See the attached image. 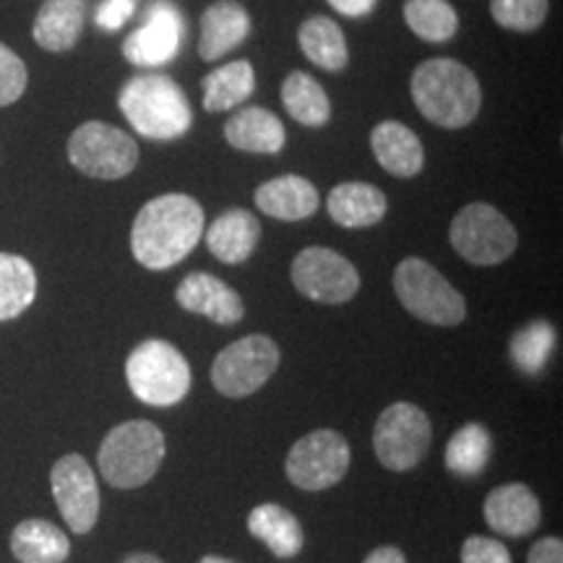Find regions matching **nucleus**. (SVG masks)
Wrapping results in <instances>:
<instances>
[{
    "instance_id": "obj_15",
    "label": "nucleus",
    "mask_w": 563,
    "mask_h": 563,
    "mask_svg": "<svg viewBox=\"0 0 563 563\" xmlns=\"http://www.w3.org/2000/svg\"><path fill=\"white\" fill-rule=\"evenodd\" d=\"M175 300L183 311L207 316L209 321L220 323V327H232V323L243 321L245 306L228 282L207 272H194L180 282L175 290Z\"/></svg>"
},
{
    "instance_id": "obj_35",
    "label": "nucleus",
    "mask_w": 563,
    "mask_h": 563,
    "mask_svg": "<svg viewBox=\"0 0 563 563\" xmlns=\"http://www.w3.org/2000/svg\"><path fill=\"white\" fill-rule=\"evenodd\" d=\"M462 563H511V553L498 540L473 534L462 545Z\"/></svg>"
},
{
    "instance_id": "obj_12",
    "label": "nucleus",
    "mask_w": 563,
    "mask_h": 563,
    "mask_svg": "<svg viewBox=\"0 0 563 563\" xmlns=\"http://www.w3.org/2000/svg\"><path fill=\"white\" fill-rule=\"evenodd\" d=\"M287 477L302 490H327L347 475L350 443L336 431H313L292 443L285 462Z\"/></svg>"
},
{
    "instance_id": "obj_27",
    "label": "nucleus",
    "mask_w": 563,
    "mask_h": 563,
    "mask_svg": "<svg viewBox=\"0 0 563 563\" xmlns=\"http://www.w3.org/2000/svg\"><path fill=\"white\" fill-rule=\"evenodd\" d=\"M298 45L302 55L323 70H342L350 60L347 40H344L342 26L334 19L311 16L300 24Z\"/></svg>"
},
{
    "instance_id": "obj_9",
    "label": "nucleus",
    "mask_w": 563,
    "mask_h": 563,
    "mask_svg": "<svg viewBox=\"0 0 563 563\" xmlns=\"http://www.w3.org/2000/svg\"><path fill=\"white\" fill-rule=\"evenodd\" d=\"M279 347L272 336L249 334L224 347L211 363V384L230 399L256 394L279 368Z\"/></svg>"
},
{
    "instance_id": "obj_6",
    "label": "nucleus",
    "mask_w": 563,
    "mask_h": 563,
    "mask_svg": "<svg viewBox=\"0 0 563 563\" xmlns=\"http://www.w3.org/2000/svg\"><path fill=\"white\" fill-rule=\"evenodd\" d=\"M131 391L144 405L173 407L191 391V365L165 340H146L125 361Z\"/></svg>"
},
{
    "instance_id": "obj_11",
    "label": "nucleus",
    "mask_w": 563,
    "mask_h": 563,
    "mask_svg": "<svg viewBox=\"0 0 563 563\" xmlns=\"http://www.w3.org/2000/svg\"><path fill=\"white\" fill-rule=\"evenodd\" d=\"M290 277L295 290L323 306H342L361 290V274L355 264L323 245L302 249L295 256Z\"/></svg>"
},
{
    "instance_id": "obj_26",
    "label": "nucleus",
    "mask_w": 563,
    "mask_h": 563,
    "mask_svg": "<svg viewBox=\"0 0 563 563\" xmlns=\"http://www.w3.org/2000/svg\"><path fill=\"white\" fill-rule=\"evenodd\" d=\"M11 553L19 563H63L70 555L68 534L45 519H24L11 532Z\"/></svg>"
},
{
    "instance_id": "obj_40",
    "label": "nucleus",
    "mask_w": 563,
    "mask_h": 563,
    "mask_svg": "<svg viewBox=\"0 0 563 563\" xmlns=\"http://www.w3.org/2000/svg\"><path fill=\"white\" fill-rule=\"evenodd\" d=\"M123 563H165V561L157 559V555H152V553H131Z\"/></svg>"
},
{
    "instance_id": "obj_25",
    "label": "nucleus",
    "mask_w": 563,
    "mask_h": 563,
    "mask_svg": "<svg viewBox=\"0 0 563 563\" xmlns=\"http://www.w3.org/2000/svg\"><path fill=\"white\" fill-rule=\"evenodd\" d=\"M256 89V70L251 60H230L203 76V110L228 112L251 100Z\"/></svg>"
},
{
    "instance_id": "obj_38",
    "label": "nucleus",
    "mask_w": 563,
    "mask_h": 563,
    "mask_svg": "<svg viewBox=\"0 0 563 563\" xmlns=\"http://www.w3.org/2000/svg\"><path fill=\"white\" fill-rule=\"evenodd\" d=\"M376 3L378 0H329V5L347 19L368 16V13L376 9Z\"/></svg>"
},
{
    "instance_id": "obj_37",
    "label": "nucleus",
    "mask_w": 563,
    "mask_h": 563,
    "mask_svg": "<svg viewBox=\"0 0 563 563\" xmlns=\"http://www.w3.org/2000/svg\"><path fill=\"white\" fill-rule=\"evenodd\" d=\"M527 563H563L561 538H543L532 545Z\"/></svg>"
},
{
    "instance_id": "obj_1",
    "label": "nucleus",
    "mask_w": 563,
    "mask_h": 563,
    "mask_svg": "<svg viewBox=\"0 0 563 563\" xmlns=\"http://www.w3.org/2000/svg\"><path fill=\"white\" fill-rule=\"evenodd\" d=\"M203 235L201 203L186 194H162L146 201L133 220L131 253L150 272L178 266Z\"/></svg>"
},
{
    "instance_id": "obj_18",
    "label": "nucleus",
    "mask_w": 563,
    "mask_h": 563,
    "mask_svg": "<svg viewBox=\"0 0 563 563\" xmlns=\"http://www.w3.org/2000/svg\"><path fill=\"white\" fill-rule=\"evenodd\" d=\"M87 11L89 0H45L32 26L34 42L47 53L74 51L87 26Z\"/></svg>"
},
{
    "instance_id": "obj_34",
    "label": "nucleus",
    "mask_w": 563,
    "mask_h": 563,
    "mask_svg": "<svg viewBox=\"0 0 563 563\" xmlns=\"http://www.w3.org/2000/svg\"><path fill=\"white\" fill-rule=\"evenodd\" d=\"M26 84H30L26 63L9 45L0 42V108L19 102L21 95L26 91Z\"/></svg>"
},
{
    "instance_id": "obj_14",
    "label": "nucleus",
    "mask_w": 563,
    "mask_h": 563,
    "mask_svg": "<svg viewBox=\"0 0 563 563\" xmlns=\"http://www.w3.org/2000/svg\"><path fill=\"white\" fill-rule=\"evenodd\" d=\"M183 34H186V21H183L178 5L170 0H157L150 5L141 26L125 37V60L139 68L165 66L180 53Z\"/></svg>"
},
{
    "instance_id": "obj_24",
    "label": "nucleus",
    "mask_w": 563,
    "mask_h": 563,
    "mask_svg": "<svg viewBox=\"0 0 563 563\" xmlns=\"http://www.w3.org/2000/svg\"><path fill=\"white\" fill-rule=\"evenodd\" d=\"M249 530L277 559H295L302 551V527L290 509L279 504H262L251 511Z\"/></svg>"
},
{
    "instance_id": "obj_7",
    "label": "nucleus",
    "mask_w": 563,
    "mask_h": 563,
    "mask_svg": "<svg viewBox=\"0 0 563 563\" xmlns=\"http://www.w3.org/2000/svg\"><path fill=\"white\" fill-rule=\"evenodd\" d=\"M449 241L467 264L496 266L517 251V230L490 203L475 201L456 211Z\"/></svg>"
},
{
    "instance_id": "obj_19",
    "label": "nucleus",
    "mask_w": 563,
    "mask_h": 563,
    "mask_svg": "<svg viewBox=\"0 0 563 563\" xmlns=\"http://www.w3.org/2000/svg\"><path fill=\"white\" fill-rule=\"evenodd\" d=\"M251 34V16L235 0L211 3L201 16L199 55L201 60H220L224 55L241 47Z\"/></svg>"
},
{
    "instance_id": "obj_30",
    "label": "nucleus",
    "mask_w": 563,
    "mask_h": 563,
    "mask_svg": "<svg viewBox=\"0 0 563 563\" xmlns=\"http://www.w3.org/2000/svg\"><path fill=\"white\" fill-rule=\"evenodd\" d=\"M493 452L490 433L481 422H470L452 435L446 446V467L449 473L460 477H477L488 467Z\"/></svg>"
},
{
    "instance_id": "obj_23",
    "label": "nucleus",
    "mask_w": 563,
    "mask_h": 563,
    "mask_svg": "<svg viewBox=\"0 0 563 563\" xmlns=\"http://www.w3.org/2000/svg\"><path fill=\"white\" fill-rule=\"evenodd\" d=\"M327 209L329 217L340 228L363 230L384 220L389 201H386V194L382 188L371 186V183L350 180L332 188V194L327 199Z\"/></svg>"
},
{
    "instance_id": "obj_20",
    "label": "nucleus",
    "mask_w": 563,
    "mask_h": 563,
    "mask_svg": "<svg viewBox=\"0 0 563 563\" xmlns=\"http://www.w3.org/2000/svg\"><path fill=\"white\" fill-rule=\"evenodd\" d=\"M371 150L378 165L394 178H415L426 167L420 136L399 121L378 123L371 131Z\"/></svg>"
},
{
    "instance_id": "obj_8",
    "label": "nucleus",
    "mask_w": 563,
    "mask_h": 563,
    "mask_svg": "<svg viewBox=\"0 0 563 563\" xmlns=\"http://www.w3.org/2000/svg\"><path fill=\"white\" fill-rule=\"evenodd\" d=\"M68 159L97 180H121L139 165V144L129 133L102 121H87L70 133Z\"/></svg>"
},
{
    "instance_id": "obj_31",
    "label": "nucleus",
    "mask_w": 563,
    "mask_h": 563,
    "mask_svg": "<svg viewBox=\"0 0 563 563\" xmlns=\"http://www.w3.org/2000/svg\"><path fill=\"white\" fill-rule=\"evenodd\" d=\"M402 13L415 37L426 42H449L460 32V16L449 0H407Z\"/></svg>"
},
{
    "instance_id": "obj_39",
    "label": "nucleus",
    "mask_w": 563,
    "mask_h": 563,
    "mask_svg": "<svg viewBox=\"0 0 563 563\" xmlns=\"http://www.w3.org/2000/svg\"><path fill=\"white\" fill-rule=\"evenodd\" d=\"M363 563H407V559L397 545H382L376 548V551H373Z\"/></svg>"
},
{
    "instance_id": "obj_16",
    "label": "nucleus",
    "mask_w": 563,
    "mask_h": 563,
    "mask_svg": "<svg viewBox=\"0 0 563 563\" xmlns=\"http://www.w3.org/2000/svg\"><path fill=\"white\" fill-rule=\"evenodd\" d=\"M483 514L490 530L506 534V538H525V534L538 530L540 501L522 483L498 485L485 498Z\"/></svg>"
},
{
    "instance_id": "obj_17",
    "label": "nucleus",
    "mask_w": 563,
    "mask_h": 563,
    "mask_svg": "<svg viewBox=\"0 0 563 563\" xmlns=\"http://www.w3.org/2000/svg\"><path fill=\"white\" fill-rule=\"evenodd\" d=\"M253 201L266 217L282 222L308 220L321 207V196L316 186L300 175H279V178L262 183L253 194Z\"/></svg>"
},
{
    "instance_id": "obj_28",
    "label": "nucleus",
    "mask_w": 563,
    "mask_h": 563,
    "mask_svg": "<svg viewBox=\"0 0 563 563\" xmlns=\"http://www.w3.org/2000/svg\"><path fill=\"white\" fill-rule=\"evenodd\" d=\"M282 104H285L287 115L308 129H321L332 121V102L323 91L319 81L311 74L292 70L285 81H282Z\"/></svg>"
},
{
    "instance_id": "obj_22",
    "label": "nucleus",
    "mask_w": 563,
    "mask_h": 563,
    "mask_svg": "<svg viewBox=\"0 0 563 563\" xmlns=\"http://www.w3.org/2000/svg\"><path fill=\"white\" fill-rule=\"evenodd\" d=\"M224 139L232 150L249 154H279L285 150V123L266 108H241L224 123Z\"/></svg>"
},
{
    "instance_id": "obj_29",
    "label": "nucleus",
    "mask_w": 563,
    "mask_h": 563,
    "mask_svg": "<svg viewBox=\"0 0 563 563\" xmlns=\"http://www.w3.org/2000/svg\"><path fill=\"white\" fill-rule=\"evenodd\" d=\"M37 298V274L24 256L0 253V321L16 319Z\"/></svg>"
},
{
    "instance_id": "obj_3",
    "label": "nucleus",
    "mask_w": 563,
    "mask_h": 563,
    "mask_svg": "<svg viewBox=\"0 0 563 563\" xmlns=\"http://www.w3.org/2000/svg\"><path fill=\"white\" fill-rule=\"evenodd\" d=\"M118 108L136 133L152 141H175L194 125L186 91L165 74H141L125 81Z\"/></svg>"
},
{
    "instance_id": "obj_4",
    "label": "nucleus",
    "mask_w": 563,
    "mask_h": 563,
    "mask_svg": "<svg viewBox=\"0 0 563 563\" xmlns=\"http://www.w3.org/2000/svg\"><path fill=\"white\" fill-rule=\"evenodd\" d=\"M165 460V433L150 420H129L104 435L97 464L112 488H141Z\"/></svg>"
},
{
    "instance_id": "obj_2",
    "label": "nucleus",
    "mask_w": 563,
    "mask_h": 563,
    "mask_svg": "<svg viewBox=\"0 0 563 563\" xmlns=\"http://www.w3.org/2000/svg\"><path fill=\"white\" fill-rule=\"evenodd\" d=\"M410 91L420 115L439 129H464L481 115L483 108L481 81L454 58L422 60L412 74Z\"/></svg>"
},
{
    "instance_id": "obj_5",
    "label": "nucleus",
    "mask_w": 563,
    "mask_h": 563,
    "mask_svg": "<svg viewBox=\"0 0 563 563\" xmlns=\"http://www.w3.org/2000/svg\"><path fill=\"white\" fill-rule=\"evenodd\" d=\"M394 292L407 313L433 327H456L467 316L464 295L433 264L405 258L394 269Z\"/></svg>"
},
{
    "instance_id": "obj_21",
    "label": "nucleus",
    "mask_w": 563,
    "mask_h": 563,
    "mask_svg": "<svg viewBox=\"0 0 563 563\" xmlns=\"http://www.w3.org/2000/svg\"><path fill=\"white\" fill-rule=\"evenodd\" d=\"M258 241H262V224L256 214L245 209H228L207 230L209 253L230 266L249 262Z\"/></svg>"
},
{
    "instance_id": "obj_41",
    "label": "nucleus",
    "mask_w": 563,
    "mask_h": 563,
    "mask_svg": "<svg viewBox=\"0 0 563 563\" xmlns=\"http://www.w3.org/2000/svg\"><path fill=\"white\" fill-rule=\"evenodd\" d=\"M199 563H232L228 559H220V555H203V559Z\"/></svg>"
},
{
    "instance_id": "obj_33",
    "label": "nucleus",
    "mask_w": 563,
    "mask_h": 563,
    "mask_svg": "<svg viewBox=\"0 0 563 563\" xmlns=\"http://www.w3.org/2000/svg\"><path fill=\"white\" fill-rule=\"evenodd\" d=\"M548 0H490V16L511 32H534L545 24Z\"/></svg>"
},
{
    "instance_id": "obj_36",
    "label": "nucleus",
    "mask_w": 563,
    "mask_h": 563,
    "mask_svg": "<svg viewBox=\"0 0 563 563\" xmlns=\"http://www.w3.org/2000/svg\"><path fill=\"white\" fill-rule=\"evenodd\" d=\"M139 0H102L95 11V24L102 32H118L136 13Z\"/></svg>"
},
{
    "instance_id": "obj_10",
    "label": "nucleus",
    "mask_w": 563,
    "mask_h": 563,
    "mask_svg": "<svg viewBox=\"0 0 563 563\" xmlns=\"http://www.w3.org/2000/svg\"><path fill=\"white\" fill-rule=\"evenodd\" d=\"M431 446V420L418 405L397 402L378 415L373 428V449L391 473L418 467Z\"/></svg>"
},
{
    "instance_id": "obj_13",
    "label": "nucleus",
    "mask_w": 563,
    "mask_h": 563,
    "mask_svg": "<svg viewBox=\"0 0 563 563\" xmlns=\"http://www.w3.org/2000/svg\"><path fill=\"white\" fill-rule=\"evenodd\" d=\"M51 488L70 532L87 534L95 530L100 517V485L81 454H66L55 462Z\"/></svg>"
},
{
    "instance_id": "obj_32",
    "label": "nucleus",
    "mask_w": 563,
    "mask_h": 563,
    "mask_svg": "<svg viewBox=\"0 0 563 563\" xmlns=\"http://www.w3.org/2000/svg\"><path fill=\"white\" fill-rule=\"evenodd\" d=\"M555 347V329L548 321H532L514 334L509 344L511 361L527 376H538L551 361Z\"/></svg>"
}]
</instances>
